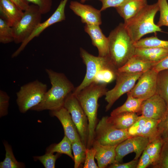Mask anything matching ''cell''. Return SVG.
Returning <instances> with one entry per match:
<instances>
[{"label": "cell", "instance_id": "obj_1", "mask_svg": "<svg viewBox=\"0 0 168 168\" xmlns=\"http://www.w3.org/2000/svg\"><path fill=\"white\" fill-rule=\"evenodd\" d=\"M45 71L51 87L46 91L41 102L30 110L39 111L58 110L63 107L66 98L75 88L64 73L49 69H46Z\"/></svg>", "mask_w": 168, "mask_h": 168}, {"label": "cell", "instance_id": "obj_2", "mask_svg": "<svg viewBox=\"0 0 168 168\" xmlns=\"http://www.w3.org/2000/svg\"><path fill=\"white\" fill-rule=\"evenodd\" d=\"M108 91L107 84L93 82L78 93L73 94L76 96L88 118V135L86 148L92 147L94 140L95 129L97 123L98 100L105 96Z\"/></svg>", "mask_w": 168, "mask_h": 168}, {"label": "cell", "instance_id": "obj_3", "mask_svg": "<svg viewBox=\"0 0 168 168\" xmlns=\"http://www.w3.org/2000/svg\"><path fill=\"white\" fill-rule=\"evenodd\" d=\"M109 57L113 64L118 69L133 56L136 47L124 25L121 23L110 33Z\"/></svg>", "mask_w": 168, "mask_h": 168}, {"label": "cell", "instance_id": "obj_4", "mask_svg": "<svg viewBox=\"0 0 168 168\" xmlns=\"http://www.w3.org/2000/svg\"><path fill=\"white\" fill-rule=\"evenodd\" d=\"M159 11L157 2L147 4L135 16L124 22V26L134 43L146 34L162 32L161 27L154 23L155 17Z\"/></svg>", "mask_w": 168, "mask_h": 168}, {"label": "cell", "instance_id": "obj_5", "mask_svg": "<svg viewBox=\"0 0 168 168\" xmlns=\"http://www.w3.org/2000/svg\"><path fill=\"white\" fill-rule=\"evenodd\" d=\"M46 84L38 80L21 86L16 92V103L20 112L25 113L42 101L47 91Z\"/></svg>", "mask_w": 168, "mask_h": 168}, {"label": "cell", "instance_id": "obj_6", "mask_svg": "<svg viewBox=\"0 0 168 168\" xmlns=\"http://www.w3.org/2000/svg\"><path fill=\"white\" fill-rule=\"evenodd\" d=\"M42 15L39 7L32 4L24 11L21 19L12 27L16 44H21L29 37L41 22Z\"/></svg>", "mask_w": 168, "mask_h": 168}, {"label": "cell", "instance_id": "obj_7", "mask_svg": "<svg viewBox=\"0 0 168 168\" xmlns=\"http://www.w3.org/2000/svg\"><path fill=\"white\" fill-rule=\"evenodd\" d=\"M80 51L81 58L86 66V72L82 82L75 88L72 92L73 94L78 93L93 82L96 75L103 68L113 65L109 57L94 56L82 48H80Z\"/></svg>", "mask_w": 168, "mask_h": 168}, {"label": "cell", "instance_id": "obj_8", "mask_svg": "<svg viewBox=\"0 0 168 168\" xmlns=\"http://www.w3.org/2000/svg\"><path fill=\"white\" fill-rule=\"evenodd\" d=\"M107 116L103 117L97 123L94 140L104 145H117L131 137L127 130L118 129L107 121Z\"/></svg>", "mask_w": 168, "mask_h": 168}, {"label": "cell", "instance_id": "obj_9", "mask_svg": "<svg viewBox=\"0 0 168 168\" xmlns=\"http://www.w3.org/2000/svg\"><path fill=\"white\" fill-rule=\"evenodd\" d=\"M143 73H132L118 71L116 84L113 88L108 90L105 95L107 104L105 111L109 110L115 101L121 96L129 92Z\"/></svg>", "mask_w": 168, "mask_h": 168}, {"label": "cell", "instance_id": "obj_10", "mask_svg": "<svg viewBox=\"0 0 168 168\" xmlns=\"http://www.w3.org/2000/svg\"><path fill=\"white\" fill-rule=\"evenodd\" d=\"M63 107L70 113L81 141L86 147L88 135V118L76 96L72 93L66 98Z\"/></svg>", "mask_w": 168, "mask_h": 168}, {"label": "cell", "instance_id": "obj_11", "mask_svg": "<svg viewBox=\"0 0 168 168\" xmlns=\"http://www.w3.org/2000/svg\"><path fill=\"white\" fill-rule=\"evenodd\" d=\"M158 72L152 68L143 72L128 93L133 97L146 100L156 94Z\"/></svg>", "mask_w": 168, "mask_h": 168}, {"label": "cell", "instance_id": "obj_12", "mask_svg": "<svg viewBox=\"0 0 168 168\" xmlns=\"http://www.w3.org/2000/svg\"><path fill=\"white\" fill-rule=\"evenodd\" d=\"M149 142L148 139L141 136L129 137L118 145L115 148V162L120 163L128 154L134 152V159L138 160Z\"/></svg>", "mask_w": 168, "mask_h": 168}, {"label": "cell", "instance_id": "obj_13", "mask_svg": "<svg viewBox=\"0 0 168 168\" xmlns=\"http://www.w3.org/2000/svg\"><path fill=\"white\" fill-rule=\"evenodd\" d=\"M68 0H62L52 15L44 22L40 23L32 33L12 54L11 57H17L25 49L27 44L35 37L40 35L47 28L56 23L62 21L66 19L65 9Z\"/></svg>", "mask_w": 168, "mask_h": 168}, {"label": "cell", "instance_id": "obj_14", "mask_svg": "<svg viewBox=\"0 0 168 168\" xmlns=\"http://www.w3.org/2000/svg\"><path fill=\"white\" fill-rule=\"evenodd\" d=\"M168 110L165 101L156 94L143 101L141 105V114L147 118L162 120L165 118Z\"/></svg>", "mask_w": 168, "mask_h": 168}, {"label": "cell", "instance_id": "obj_15", "mask_svg": "<svg viewBox=\"0 0 168 168\" xmlns=\"http://www.w3.org/2000/svg\"><path fill=\"white\" fill-rule=\"evenodd\" d=\"M70 8L81 18V22L85 24L100 26L102 24L101 11L91 6L76 1H71Z\"/></svg>", "mask_w": 168, "mask_h": 168}, {"label": "cell", "instance_id": "obj_16", "mask_svg": "<svg viewBox=\"0 0 168 168\" xmlns=\"http://www.w3.org/2000/svg\"><path fill=\"white\" fill-rule=\"evenodd\" d=\"M85 31L89 36L92 44L97 49L98 56L109 57V41L100 26L85 24Z\"/></svg>", "mask_w": 168, "mask_h": 168}, {"label": "cell", "instance_id": "obj_17", "mask_svg": "<svg viewBox=\"0 0 168 168\" xmlns=\"http://www.w3.org/2000/svg\"><path fill=\"white\" fill-rule=\"evenodd\" d=\"M51 114L57 117L61 122L63 128L64 135L72 142L81 141L77 127L68 111L63 107L51 112Z\"/></svg>", "mask_w": 168, "mask_h": 168}, {"label": "cell", "instance_id": "obj_18", "mask_svg": "<svg viewBox=\"0 0 168 168\" xmlns=\"http://www.w3.org/2000/svg\"><path fill=\"white\" fill-rule=\"evenodd\" d=\"M117 145H104L94 141L92 147L96 151L95 158L97 160L99 168H105L115 162Z\"/></svg>", "mask_w": 168, "mask_h": 168}, {"label": "cell", "instance_id": "obj_19", "mask_svg": "<svg viewBox=\"0 0 168 168\" xmlns=\"http://www.w3.org/2000/svg\"><path fill=\"white\" fill-rule=\"evenodd\" d=\"M0 17L11 27L22 17L24 11L10 0H0Z\"/></svg>", "mask_w": 168, "mask_h": 168}, {"label": "cell", "instance_id": "obj_20", "mask_svg": "<svg viewBox=\"0 0 168 168\" xmlns=\"http://www.w3.org/2000/svg\"><path fill=\"white\" fill-rule=\"evenodd\" d=\"M147 4V0H127L115 9L125 22L135 16Z\"/></svg>", "mask_w": 168, "mask_h": 168}, {"label": "cell", "instance_id": "obj_21", "mask_svg": "<svg viewBox=\"0 0 168 168\" xmlns=\"http://www.w3.org/2000/svg\"><path fill=\"white\" fill-rule=\"evenodd\" d=\"M168 55V49L155 47H136L134 55L155 64Z\"/></svg>", "mask_w": 168, "mask_h": 168}, {"label": "cell", "instance_id": "obj_22", "mask_svg": "<svg viewBox=\"0 0 168 168\" xmlns=\"http://www.w3.org/2000/svg\"><path fill=\"white\" fill-rule=\"evenodd\" d=\"M155 63L133 55L118 71L132 73H143L152 68Z\"/></svg>", "mask_w": 168, "mask_h": 168}, {"label": "cell", "instance_id": "obj_23", "mask_svg": "<svg viewBox=\"0 0 168 168\" xmlns=\"http://www.w3.org/2000/svg\"><path fill=\"white\" fill-rule=\"evenodd\" d=\"M139 117L136 113L123 112L107 116V121L118 129L127 130L137 120Z\"/></svg>", "mask_w": 168, "mask_h": 168}, {"label": "cell", "instance_id": "obj_24", "mask_svg": "<svg viewBox=\"0 0 168 168\" xmlns=\"http://www.w3.org/2000/svg\"><path fill=\"white\" fill-rule=\"evenodd\" d=\"M127 94V98L125 102L123 105L113 110L110 113L111 116L125 112L141 113V105L144 100Z\"/></svg>", "mask_w": 168, "mask_h": 168}, {"label": "cell", "instance_id": "obj_25", "mask_svg": "<svg viewBox=\"0 0 168 168\" xmlns=\"http://www.w3.org/2000/svg\"><path fill=\"white\" fill-rule=\"evenodd\" d=\"M164 139L159 136L150 141L147 144L145 150L150 156L152 165L154 167L159 160Z\"/></svg>", "mask_w": 168, "mask_h": 168}, {"label": "cell", "instance_id": "obj_26", "mask_svg": "<svg viewBox=\"0 0 168 168\" xmlns=\"http://www.w3.org/2000/svg\"><path fill=\"white\" fill-rule=\"evenodd\" d=\"M156 94L164 100L168 108V69L158 72Z\"/></svg>", "mask_w": 168, "mask_h": 168}, {"label": "cell", "instance_id": "obj_27", "mask_svg": "<svg viewBox=\"0 0 168 168\" xmlns=\"http://www.w3.org/2000/svg\"><path fill=\"white\" fill-rule=\"evenodd\" d=\"M72 142L69 139L64 135L59 143L52 145L48 147L47 149L46 152L65 154L69 156L73 160L74 156L72 153Z\"/></svg>", "mask_w": 168, "mask_h": 168}, {"label": "cell", "instance_id": "obj_28", "mask_svg": "<svg viewBox=\"0 0 168 168\" xmlns=\"http://www.w3.org/2000/svg\"><path fill=\"white\" fill-rule=\"evenodd\" d=\"M161 121L147 118L141 136L148 138L149 142L160 136L159 124Z\"/></svg>", "mask_w": 168, "mask_h": 168}, {"label": "cell", "instance_id": "obj_29", "mask_svg": "<svg viewBox=\"0 0 168 168\" xmlns=\"http://www.w3.org/2000/svg\"><path fill=\"white\" fill-rule=\"evenodd\" d=\"M118 69L112 65L103 68L96 75L93 82L107 84L116 79Z\"/></svg>", "mask_w": 168, "mask_h": 168}, {"label": "cell", "instance_id": "obj_30", "mask_svg": "<svg viewBox=\"0 0 168 168\" xmlns=\"http://www.w3.org/2000/svg\"><path fill=\"white\" fill-rule=\"evenodd\" d=\"M6 151L5 158L0 163V168H21L25 167L24 164L17 161L11 146L7 142L4 143Z\"/></svg>", "mask_w": 168, "mask_h": 168}, {"label": "cell", "instance_id": "obj_31", "mask_svg": "<svg viewBox=\"0 0 168 168\" xmlns=\"http://www.w3.org/2000/svg\"><path fill=\"white\" fill-rule=\"evenodd\" d=\"M136 47H155L168 49V40H161L156 36L146 37L134 43Z\"/></svg>", "mask_w": 168, "mask_h": 168}, {"label": "cell", "instance_id": "obj_32", "mask_svg": "<svg viewBox=\"0 0 168 168\" xmlns=\"http://www.w3.org/2000/svg\"><path fill=\"white\" fill-rule=\"evenodd\" d=\"M72 147L73 154L74 167L78 168L84 162L86 147L81 141L72 142Z\"/></svg>", "mask_w": 168, "mask_h": 168}, {"label": "cell", "instance_id": "obj_33", "mask_svg": "<svg viewBox=\"0 0 168 168\" xmlns=\"http://www.w3.org/2000/svg\"><path fill=\"white\" fill-rule=\"evenodd\" d=\"M14 42L12 28L2 18H0V42L6 44Z\"/></svg>", "mask_w": 168, "mask_h": 168}, {"label": "cell", "instance_id": "obj_34", "mask_svg": "<svg viewBox=\"0 0 168 168\" xmlns=\"http://www.w3.org/2000/svg\"><path fill=\"white\" fill-rule=\"evenodd\" d=\"M54 153L46 152L43 156H34V160L35 161H39L45 168H54L55 162L61 154L57 153L54 155Z\"/></svg>", "mask_w": 168, "mask_h": 168}, {"label": "cell", "instance_id": "obj_35", "mask_svg": "<svg viewBox=\"0 0 168 168\" xmlns=\"http://www.w3.org/2000/svg\"><path fill=\"white\" fill-rule=\"evenodd\" d=\"M160 15L157 25L168 27V3L167 0H157Z\"/></svg>", "mask_w": 168, "mask_h": 168}, {"label": "cell", "instance_id": "obj_36", "mask_svg": "<svg viewBox=\"0 0 168 168\" xmlns=\"http://www.w3.org/2000/svg\"><path fill=\"white\" fill-rule=\"evenodd\" d=\"M147 118L141 115L137 120L127 129L130 136L131 137L141 136Z\"/></svg>", "mask_w": 168, "mask_h": 168}, {"label": "cell", "instance_id": "obj_37", "mask_svg": "<svg viewBox=\"0 0 168 168\" xmlns=\"http://www.w3.org/2000/svg\"><path fill=\"white\" fill-rule=\"evenodd\" d=\"M154 168H168V139H164L159 160Z\"/></svg>", "mask_w": 168, "mask_h": 168}, {"label": "cell", "instance_id": "obj_38", "mask_svg": "<svg viewBox=\"0 0 168 168\" xmlns=\"http://www.w3.org/2000/svg\"><path fill=\"white\" fill-rule=\"evenodd\" d=\"M96 152V150L92 147L90 148H86L84 168H99L95 161Z\"/></svg>", "mask_w": 168, "mask_h": 168}, {"label": "cell", "instance_id": "obj_39", "mask_svg": "<svg viewBox=\"0 0 168 168\" xmlns=\"http://www.w3.org/2000/svg\"><path fill=\"white\" fill-rule=\"evenodd\" d=\"M28 2L37 5L42 14H46L50 11L52 5V0H26Z\"/></svg>", "mask_w": 168, "mask_h": 168}, {"label": "cell", "instance_id": "obj_40", "mask_svg": "<svg viewBox=\"0 0 168 168\" xmlns=\"http://www.w3.org/2000/svg\"><path fill=\"white\" fill-rule=\"evenodd\" d=\"M10 97L5 91H0V117L7 115L9 104Z\"/></svg>", "mask_w": 168, "mask_h": 168}, {"label": "cell", "instance_id": "obj_41", "mask_svg": "<svg viewBox=\"0 0 168 168\" xmlns=\"http://www.w3.org/2000/svg\"><path fill=\"white\" fill-rule=\"evenodd\" d=\"M102 3L100 11H104L108 8H115L121 5L127 0H99Z\"/></svg>", "mask_w": 168, "mask_h": 168}, {"label": "cell", "instance_id": "obj_42", "mask_svg": "<svg viewBox=\"0 0 168 168\" xmlns=\"http://www.w3.org/2000/svg\"><path fill=\"white\" fill-rule=\"evenodd\" d=\"M159 131L160 136L163 139H168V110L165 118L160 123Z\"/></svg>", "mask_w": 168, "mask_h": 168}, {"label": "cell", "instance_id": "obj_43", "mask_svg": "<svg viewBox=\"0 0 168 168\" xmlns=\"http://www.w3.org/2000/svg\"><path fill=\"white\" fill-rule=\"evenodd\" d=\"M152 164L150 157L144 150L138 160L137 168H145Z\"/></svg>", "mask_w": 168, "mask_h": 168}, {"label": "cell", "instance_id": "obj_44", "mask_svg": "<svg viewBox=\"0 0 168 168\" xmlns=\"http://www.w3.org/2000/svg\"><path fill=\"white\" fill-rule=\"evenodd\" d=\"M138 160L133 159L128 162L121 163H115L110 165V168H137Z\"/></svg>", "mask_w": 168, "mask_h": 168}, {"label": "cell", "instance_id": "obj_45", "mask_svg": "<svg viewBox=\"0 0 168 168\" xmlns=\"http://www.w3.org/2000/svg\"><path fill=\"white\" fill-rule=\"evenodd\" d=\"M152 68L158 72L168 69V55L161 61L154 64Z\"/></svg>", "mask_w": 168, "mask_h": 168}, {"label": "cell", "instance_id": "obj_46", "mask_svg": "<svg viewBox=\"0 0 168 168\" xmlns=\"http://www.w3.org/2000/svg\"><path fill=\"white\" fill-rule=\"evenodd\" d=\"M23 11H24L29 7V2L26 0H10Z\"/></svg>", "mask_w": 168, "mask_h": 168}, {"label": "cell", "instance_id": "obj_47", "mask_svg": "<svg viewBox=\"0 0 168 168\" xmlns=\"http://www.w3.org/2000/svg\"><path fill=\"white\" fill-rule=\"evenodd\" d=\"M89 0H80L81 3H83L85 2L86 1Z\"/></svg>", "mask_w": 168, "mask_h": 168}]
</instances>
